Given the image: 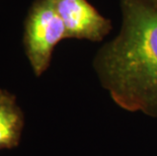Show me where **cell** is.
<instances>
[{
	"label": "cell",
	"instance_id": "1",
	"mask_svg": "<svg viewBox=\"0 0 157 156\" xmlns=\"http://www.w3.org/2000/svg\"><path fill=\"white\" fill-rule=\"evenodd\" d=\"M119 32L92 61L99 83L119 107L157 118V6L120 0Z\"/></svg>",
	"mask_w": 157,
	"mask_h": 156
},
{
	"label": "cell",
	"instance_id": "2",
	"mask_svg": "<svg viewBox=\"0 0 157 156\" xmlns=\"http://www.w3.org/2000/svg\"><path fill=\"white\" fill-rule=\"evenodd\" d=\"M63 40L65 28L52 0H34L23 22L22 44L36 77L48 70L56 46Z\"/></svg>",
	"mask_w": 157,
	"mask_h": 156
},
{
	"label": "cell",
	"instance_id": "3",
	"mask_svg": "<svg viewBox=\"0 0 157 156\" xmlns=\"http://www.w3.org/2000/svg\"><path fill=\"white\" fill-rule=\"evenodd\" d=\"M64 25L66 39L101 42L113 29V22L87 0H52Z\"/></svg>",
	"mask_w": 157,
	"mask_h": 156
},
{
	"label": "cell",
	"instance_id": "4",
	"mask_svg": "<svg viewBox=\"0 0 157 156\" xmlns=\"http://www.w3.org/2000/svg\"><path fill=\"white\" fill-rule=\"evenodd\" d=\"M25 126V116L16 96L0 88V150L15 148L19 144Z\"/></svg>",
	"mask_w": 157,
	"mask_h": 156
},
{
	"label": "cell",
	"instance_id": "5",
	"mask_svg": "<svg viewBox=\"0 0 157 156\" xmlns=\"http://www.w3.org/2000/svg\"><path fill=\"white\" fill-rule=\"evenodd\" d=\"M150 1H151L152 3H154V4L157 6V0H150Z\"/></svg>",
	"mask_w": 157,
	"mask_h": 156
}]
</instances>
